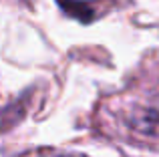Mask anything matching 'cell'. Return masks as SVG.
I'll list each match as a JSON object with an SVG mask.
<instances>
[{"label":"cell","mask_w":159,"mask_h":157,"mask_svg":"<svg viewBox=\"0 0 159 157\" xmlns=\"http://www.w3.org/2000/svg\"><path fill=\"white\" fill-rule=\"evenodd\" d=\"M127 123L141 135L159 137V101L133 107L127 115Z\"/></svg>","instance_id":"obj_1"}]
</instances>
